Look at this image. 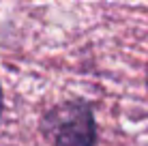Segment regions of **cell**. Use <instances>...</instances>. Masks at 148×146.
I'll use <instances>...</instances> for the list:
<instances>
[{
    "label": "cell",
    "instance_id": "2",
    "mask_svg": "<svg viewBox=\"0 0 148 146\" xmlns=\"http://www.w3.org/2000/svg\"><path fill=\"white\" fill-rule=\"evenodd\" d=\"M2 116H4V90L0 84V123H2Z\"/></svg>",
    "mask_w": 148,
    "mask_h": 146
},
{
    "label": "cell",
    "instance_id": "1",
    "mask_svg": "<svg viewBox=\"0 0 148 146\" xmlns=\"http://www.w3.org/2000/svg\"><path fill=\"white\" fill-rule=\"evenodd\" d=\"M39 131L49 146H97L99 127L95 108L86 99L54 103L41 114Z\"/></svg>",
    "mask_w": 148,
    "mask_h": 146
},
{
    "label": "cell",
    "instance_id": "3",
    "mask_svg": "<svg viewBox=\"0 0 148 146\" xmlns=\"http://www.w3.org/2000/svg\"><path fill=\"white\" fill-rule=\"evenodd\" d=\"M146 88H148V64H146Z\"/></svg>",
    "mask_w": 148,
    "mask_h": 146
}]
</instances>
